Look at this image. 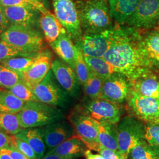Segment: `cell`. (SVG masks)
Instances as JSON below:
<instances>
[{"mask_svg": "<svg viewBox=\"0 0 159 159\" xmlns=\"http://www.w3.org/2000/svg\"><path fill=\"white\" fill-rule=\"evenodd\" d=\"M140 30L127 25H117L113 41L102 57L116 72L125 75L130 81L150 70L140 48Z\"/></svg>", "mask_w": 159, "mask_h": 159, "instance_id": "obj_1", "label": "cell"}, {"mask_svg": "<svg viewBox=\"0 0 159 159\" xmlns=\"http://www.w3.org/2000/svg\"><path fill=\"white\" fill-rule=\"evenodd\" d=\"M83 33H98L114 29L116 25L105 0H75Z\"/></svg>", "mask_w": 159, "mask_h": 159, "instance_id": "obj_2", "label": "cell"}, {"mask_svg": "<svg viewBox=\"0 0 159 159\" xmlns=\"http://www.w3.org/2000/svg\"><path fill=\"white\" fill-rule=\"evenodd\" d=\"M0 38L17 50L29 56L44 50L43 36L35 27L10 24Z\"/></svg>", "mask_w": 159, "mask_h": 159, "instance_id": "obj_3", "label": "cell"}, {"mask_svg": "<svg viewBox=\"0 0 159 159\" xmlns=\"http://www.w3.org/2000/svg\"><path fill=\"white\" fill-rule=\"evenodd\" d=\"M17 116L23 129L38 128L64 118L61 110L57 107L36 101L25 102Z\"/></svg>", "mask_w": 159, "mask_h": 159, "instance_id": "obj_4", "label": "cell"}, {"mask_svg": "<svg viewBox=\"0 0 159 159\" xmlns=\"http://www.w3.org/2000/svg\"><path fill=\"white\" fill-rule=\"evenodd\" d=\"M75 108L100 123L117 125L122 118L123 110L120 104L109 102L102 98H85Z\"/></svg>", "mask_w": 159, "mask_h": 159, "instance_id": "obj_5", "label": "cell"}, {"mask_svg": "<svg viewBox=\"0 0 159 159\" xmlns=\"http://www.w3.org/2000/svg\"><path fill=\"white\" fill-rule=\"evenodd\" d=\"M119 150L126 159L138 143L144 139L146 124L131 116L122 117L117 125Z\"/></svg>", "mask_w": 159, "mask_h": 159, "instance_id": "obj_6", "label": "cell"}, {"mask_svg": "<svg viewBox=\"0 0 159 159\" xmlns=\"http://www.w3.org/2000/svg\"><path fill=\"white\" fill-rule=\"evenodd\" d=\"M130 116L145 124H159V99L144 96L131 90L127 100Z\"/></svg>", "mask_w": 159, "mask_h": 159, "instance_id": "obj_7", "label": "cell"}, {"mask_svg": "<svg viewBox=\"0 0 159 159\" xmlns=\"http://www.w3.org/2000/svg\"><path fill=\"white\" fill-rule=\"evenodd\" d=\"M54 14L74 44L79 41L83 31L75 5V0H52Z\"/></svg>", "mask_w": 159, "mask_h": 159, "instance_id": "obj_8", "label": "cell"}, {"mask_svg": "<svg viewBox=\"0 0 159 159\" xmlns=\"http://www.w3.org/2000/svg\"><path fill=\"white\" fill-rule=\"evenodd\" d=\"M68 120L73 126L75 134L90 150L97 152L101 146L98 140V123L76 108L69 115Z\"/></svg>", "mask_w": 159, "mask_h": 159, "instance_id": "obj_9", "label": "cell"}, {"mask_svg": "<svg viewBox=\"0 0 159 159\" xmlns=\"http://www.w3.org/2000/svg\"><path fill=\"white\" fill-rule=\"evenodd\" d=\"M114 29L98 33H83L75 45L86 57H102L108 51L116 33Z\"/></svg>", "mask_w": 159, "mask_h": 159, "instance_id": "obj_10", "label": "cell"}, {"mask_svg": "<svg viewBox=\"0 0 159 159\" xmlns=\"http://www.w3.org/2000/svg\"><path fill=\"white\" fill-rule=\"evenodd\" d=\"M159 25V0H142L125 25L132 28L148 31Z\"/></svg>", "mask_w": 159, "mask_h": 159, "instance_id": "obj_11", "label": "cell"}, {"mask_svg": "<svg viewBox=\"0 0 159 159\" xmlns=\"http://www.w3.org/2000/svg\"><path fill=\"white\" fill-rule=\"evenodd\" d=\"M50 70L39 84L30 87L39 102L47 104L63 107L68 102V93L57 84Z\"/></svg>", "mask_w": 159, "mask_h": 159, "instance_id": "obj_12", "label": "cell"}, {"mask_svg": "<svg viewBox=\"0 0 159 159\" xmlns=\"http://www.w3.org/2000/svg\"><path fill=\"white\" fill-rule=\"evenodd\" d=\"M131 90L129 79L125 75L115 72L104 80L100 98L121 104L127 102Z\"/></svg>", "mask_w": 159, "mask_h": 159, "instance_id": "obj_13", "label": "cell"}, {"mask_svg": "<svg viewBox=\"0 0 159 159\" xmlns=\"http://www.w3.org/2000/svg\"><path fill=\"white\" fill-rule=\"evenodd\" d=\"M38 129L48 150L75 134L74 127L68 120H60Z\"/></svg>", "mask_w": 159, "mask_h": 159, "instance_id": "obj_14", "label": "cell"}, {"mask_svg": "<svg viewBox=\"0 0 159 159\" xmlns=\"http://www.w3.org/2000/svg\"><path fill=\"white\" fill-rule=\"evenodd\" d=\"M51 71L57 82L71 97L77 98L80 93V83L73 68L61 59H55Z\"/></svg>", "mask_w": 159, "mask_h": 159, "instance_id": "obj_15", "label": "cell"}, {"mask_svg": "<svg viewBox=\"0 0 159 159\" xmlns=\"http://www.w3.org/2000/svg\"><path fill=\"white\" fill-rule=\"evenodd\" d=\"M140 48L148 67L159 73V31L156 29L142 33Z\"/></svg>", "mask_w": 159, "mask_h": 159, "instance_id": "obj_16", "label": "cell"}, {"mask_svg": "<svg viewBox=\"0 0 159 159\" xmlns=\"http://www.w3.org/2000/svg\"><path fill=\"white\" fill-rule=\"evenodd\" d=\"M52 62L51 51L48 50L41 51L37 54L33 64L22 74L23 80L30 87L39 84L51 70Z\"/></svg>", "mask_w": 159, "mask_h": 159, "instance_id": "obj_17", "label": "cell"}, {"mask_svg": "<svg viewBox=\"0 0 159 159\" xmlns=\"http://www.w3.org/2000/svg\"><path fill=\"white\" fill-rule=\"evenodd\" d=\"M131 90L144 96L159 99V73L148 70L131 81Z\"/></svg>", "mask_w": 159, "mask_h": 159, "instance_id": "obj_18", "label": "cell"}, {"mask_svg": "<svg viewBox=\"0 0 159 159\" xmlns=\"http://www.w3.org/2000/svg\"><path fill=\"white\" fill-rule=\"evenodd\" d=\"M3 7L10 24L31 27L39 25L41 12L35 9L18 6H3Z\"/></svg>", "mask_w": 159, "mask_h": 159, "instance_id": "obj_19", "label": "cell"}, {"mask_svg": "<svg viewBox=\"0 0 159 159\" xmlns=\"http://www.w3.org/2000/svg\"><path fill=\"white\" fill-rule=\"evenodd\" d=\"M89 150L85 143L75 134L47 152L57 154L67 159H77L85 156Z\"/></svg>", "mask_w": 159, "mask_h": 159, "instance_id": "obj_20", "label": "cell"}, {"mask_svg": "<svg viewBox=\"0 0 159 159\" xmlns=\"http://www.w3.org/2000/svg\"><path fill=\"white\" fill-rule=\"evenodd\" d=\"M142 0H108L112 19L116 25H125Z\"/></svg>", "mask_w": 159, "mask_h": 159, "instance_id": "obj_21", "label": "cell"}, {"mask_svg": "<svg viewBox=\"0 0 159 159\" xmlns=\"http://www.w3.org/2000/svg\"><path fill=\"white\" fill-rule=\"evenodd\" d=\"M39 23L45 40L50 44L57 40L61 34L67 33L55 14L48 10L41 13Z\"/></svg>", "mask_w": 159, "mask_h": 159, "instance_id": "obj_22", "label": "cell"}, {"mask_svg": "<svg viewBox=\"0 0 159 159\" xmlns=\"http://www.w3.org/2000/svg\"><path fill=\"white\" fill-rule=\"evenodd\" d=\"M50 45L59 58L74 70L77 47L68 34H61Z\"/></svg>", "mask_w": 159, "mask_h": 159, "instance_id": "obj_23", "label": "cell"}, {"mask_svg": "<svg viewBox=\"0 0 159 159\" xmlns=\"http://www.w3.org/2000/svg\"><path fill=\"white\" fill-rule=\"evenodd\" d=\"M14 136L27 143L34 150L38 159H41L46 154L47 146L38 128L24 129Z\"/></svg>", "mask_w": 159, "mask_h": 159, "instance_id": "obj_24", "label": "cell"}, {"mask_svg": "<svg viewBox=\"0 0 159 159\" xmlns=\"http://www.w3.org/2000/svg\"><path fill=\"white\" fill-rule=\"evenodd\" d=\"M98 140L104 148L113 150H119L117 125L109 123H100L98 125Z\"/></svg>", "mask_w": 159, "mask_h": 159, "instance_id": "obj_25", "label": "cell"}, {"mask_svg": "<svg viewBox=\"0 0 159 159\" xmlns=\"http://www.w3.org/2000/svg\"><path fill=\"white\" fill-rule=\"evenodd\" d=\"M25 102L14 95L9 90L0 88L1 112L17 114L22 110Z\"/></svg>", "mask_w": 159, "mask_h": 159, "instance_id": "obj_26", "label": "cell"}, {"mask_svg": "<svg viewBox=\"0 0 159 159\" xmlns=\"http://www.w3.org/2000/svg\"><path fill=\"white\" fill-rule=\"evenodd\" d=\"M129 157L130 159H159V147L143 139L133 148Z\"/></svg>", "mask_w": 159, "mask_h": 159, "instance_id": "obj_27", "label": "cell"}, {"mask_svg": "<svg viewBox=\"0 0 159 159\" xmlns=\"http://www.w3.org/2000/svg\"><path fill=\"white\" fill-rule=\"evenodd\" d=\"M84 58L91 71L104 80L116 72L111 65L103 57L84 56Z\"/></svg>", "mask_w": 159, "mask_h": 159, "instance_id": "obj_28", "label": "cell"}, {"mask_svg": "<svg viewBox=\"0 0 159 159\" xmlns=\"http://www.w3.org/2000/svg\"><path fill=\"white\" fill-rule=\"evenodd\" d=\"M38 54L29 56L11 57L1 61L0 64L6 68L23 74L33 64Z\"/></svg>", "mask_w": 159, "mask_h": 159, "instance_id": "obj_29", "label": "cell"}, {"mask_svg": "<svg viewBox=\"0 0 159 159\" xmlns=\"http://www.w3.org/2000/svg\"><path fill=\"white\" fill-rule=\"evenodd\" d=\"M23 129L20 125L17 114L0 111V131L14 136Z\"/></svg>", "mask_w": 159, "mask_h": 159, "instance_id": "obj_30", "label": "cell"}, {"mask_svg": "<svg viewBox=\"0 0 159 159\" xmlns=\"http://www.w3.org/2000/svg\"><path fill=\"white\" fill-rule=\"evenodd\" d=\"M103 81L104 80L91 71L89 79L83 85V92L86 98L91 99L100 98Z\"/></svg>", "mask_w": 159, "mask_h": 159, "instance_id": "obj_31", "label": "cell"}, {"mask_svg": "<svg viewBox=\"0 0 159 159\" xmlns=\"http://www.w3.org/2000/svg\"><path fill=\"white\" fill-rule=\"evenodd\" d=\"M74 70L80 84L83 86L89 79L91 70L85 61L83 54L78 47H77Z\"/></svg>", "mask_w": 159, "mask_h": 159, "instance_id": "obj_32", "label": "cell"}, {"mask_svg": "<svg viewBox=\"0 0 159 159\" xmlns=\"http://www.w3.org/2000/svg\"><path fill=\"white\" fill-rule=\"evenodd\" d=\"M23 80V75L4 66L0 72V88L9 90Z\"/></svg>", "mask_w": 159, "mask_h": 159, "instance_id": "obj_33", "label": "cell"}, {"mask_svg": "<svg viewBox=\"0 0 159 159\" xmlns=\"http://www.w3.org/2000/svg\"><path fill=\"white\" fill-rule=\"evenodd\" d=\"M9 90L23 102H39L31 87L24 80L13 86Z\"/></svg>", "mask_w": 159, "mask_h": 159, "instance_id": "obj_34", "label": "cell"}, {"mask_svg": "<svg viewBox=\"0 0 159 159\" xmlns=\"http://www.w3.org/2000/svg\"><path fill=\"white\" fill-rule=\"evenodd\" d=\"M0 4L4 7L18 6L35 9L43 13L47 10L41 0H0Z\"/></svg>", "mask_w": 159, "mask_h": 159, "instance_id": "obj_35", "label": "cell"}, {"mask_svg": "<svg viewBox=\"0 0 159 159\" xmlns=\"http://www.w3.org/2000/svg\"><path fill=\"white\" fill-rule=\"evenodd\" d=\"M29 56L13 48L0 38V63L11 57Z\"/></svg>", "mask_w": 159, "mask_h": 159, "instance_id": "obj_36", "label": "cell"}, {"mask_svg": "<svg viewBox=\"0 0 159 159\" xmlns=\"http://www.w3.org/2000/svg\"><path fill=\"white\" fill-rule=\"evenodd\" d=\"M144 139L149 144L159 147V124H146Z\"/></svg>", "mask_w": 159, "mask_h": 159, "instance_id": "obj_37", "label": "cell"}, {"mask_svg": "<svg viewBox=\"0 0 159 159\" xmlns=\"http://www.w3.org/2000/svg\"><path fill=\"white\" fill-rule=\"evenodd\" d=\"M12 142L20 152L31 159H38L34 150L29 144L15 136L12 137Z\"/></svg>", "mask_w": 159, "mask_h": 159, "instance_id": "obj_38", "label": "cell"}, {"mask_svg": "<svg viewBox=\"0 0 159 159\" xmlns=\"http://www.w3.org/2000/svg\"><path fill=\"white\" fill-rule=\"evenodd\" d=\"M97 152L104 159H127L119 151L111 150L102 146Z\"/></svg>", "mask_w": 159, "mask_h": 159, "instance_id": "obj_39", "label": "cell"}, {"mask_svg": "<svg viewBox=\"0 0 159 159\" xmlns=\"http://www.w3.org/2000/svg\"><path fill=\"white\" fill-rule=\"evenodd\" d=\"M10 25V23L6 17L4 7L0 4V37Z\"/></svg>", "mask_w": 159, "mask_h": 159, "instance_id": "obj_40", "label": "cell"}, {"mask_svg": "<svg viewBox=\"0 0 159 159\" xmlns=\"http://www.w3.org/2000/svg\"><path fill=\"white\" fill-rule=\"evenodd\" d=\"M12 137L0 131V150L7 148L12 144Z\"/></svg>", "mask_w": 159, "mask_h": 159, "instance_id": "obj_41", "label": "cell"}, {"mask_svg": "<svg viewBox=\"0 0 159 159\" xmlns=\"http://www.w3.org/2000/svg\"><path fill=\"white\" fill-rule=\"evenodd\" d=\"M6 149L12 159H31L17 150V148L14 146L13 143H12L11 145Z\"/></svg>", "mask_w": 159, "mask_h": 159, "instance_id": "obj_42", "label": "cell"}, {"mask_svg": "<svg viewBox=\"0 0 159 159\" xmlns=\"http://www.w3.org/2000/svg\"><path fill=\"white\" fill-rule=\"evenodd\" d=\"M85 156L86 159H104L100 154L94 153L90 150L87 151Z\"/></svg>", "mask_w": 159, "mask_h": 159, "instance_id": "obj_43", "label": "cell"}, {"mask_svg": "<svg viewBox=\"0 0 159 159\" xmlns=\"http://www.w3.org/2000/svg\"><path fill=\"white\" fill-rule=\"evenodd\" d=\"M40 159H67L64 158L63 157L58 155L57 154L47 152L44 156Z\"/></svg>", "mask_w": 159, "mask_h": 159, "instance_id": "obj_44", "label": "cell"}, {"mask_svg": "<svg viewBox=\"0 0 159 159\" xmlns=\"http://www.w3.org/2000/svg\"><path fill=\"white\" fill-rule=\"evenodd\" d=\"M0 159H12L6 148L0 150Z\"/></svg>", "mask_w": 159, "mask_h": 159, "instance_id": "obj_45", "label": "cell"}, {"mask_svg": "<svg viewBox=\"0 0 159 159\" xmlns=\"http://www.w3.org/2000/svg\"><path fill=\"white\" fill-rule=\"evenodd\" d=\"M4 67V66L1 64H0V72H1V70L2 69V68Z\"/></svg>", "mask_w": 159, "mask_h": 159, "instance_id": "obj_46", "label": "cell"}, {"mask_svg": "<svg viewBox=\"0 0 159 159\" xmlns=\"http://www.w3.org/2000/svg\"><path fill=\"white\" fill-rule=\"evenodd\" d=\"M156 29H157V30L159 31V25H158V27L156 28Z\"/></svg>", "mask_w": 159, "mask_h": 159, "instance_id": "obj_47", "label": "cell"}, {"mask_svg": "<svg viewBox=\"0 0 159 159\" xmlns=\"http://www.w3.org/2000/svg\"><path fill=\"white\" fill-rule=\"evenodd\" d=\"M105 1H108V0H105Z\"/></svg>", "mask_w": 159, "mask_h": 159, "instance_id": "obj_48", "label": "cell"}]
</instances>
